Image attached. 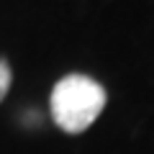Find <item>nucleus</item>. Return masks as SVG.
<instances>
[{"mask_svg": "<svg viewBox=\"0 0 154 154\" xmlns=\"http://www.w3.org/2000/svg\"><path fill=\"white\" fill-rule=\"evenodd\" d=\"M103 85L88 75H67L54 85L49 95V108L54 123L64 134H82L98 121L105 108Z\"/></svg>", "mask_w": 154, "mask_h": 154, "instance_id": "1", "label": "nucleus"}, {"mask_svg": "<svg viewBox=\"0 0 154 154\" xmlns=\"http://www.w3.org/2000/svg\"><path fill=\"white\" fill-rule=\"evenodd\" d=\"M11 82H13L11 64H8L5 59H0V103H3V98H5L8 90H11Z\"/></svg>", "mask_w": 154, "mask_h": 154, "instance_id": "2", "label": "nucleus"}]
</instances>
